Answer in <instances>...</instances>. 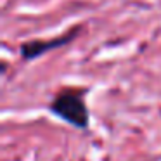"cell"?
<instances>
[{
  "label": "cell",
  "mask_w": 161,
  "mask_h": 161,
  "mask_svg": "<svg viewBox=\"0 0 161 161\" xmlns=\"http://www.w3.org/2000/svg\"><path fill=\"white\" fill-rule=\"evenodd\" d=\"M85 87H64L54 95L50 102V111L63 121L73 125L75 128L87 130L90 123V111L85 102Z\"/></svg>",
  "instance_id": "obj_1"
},
{
  "label": "cell",
  "mask_w": 161,
  "mask_h": 161,
  "mask_svg": "<svg viewBox=\"0 0 161 161\" xmlns=\"http://www.w3.org/2000/svg\"><path fill=\"white\" fill-rule=\"evenodd\" d=\"M78 30L80 28H75L71 31H68L66 35H61V36H56V38H50V40H30V42H25L21 47H19V54L25 61H31V59H36L40 57L42 54H47L50 50L57 49V47H63L66 45L68 42L76 36Z\"/></svg>",
  "instance_id": "obj_2"
}]
</instances>
